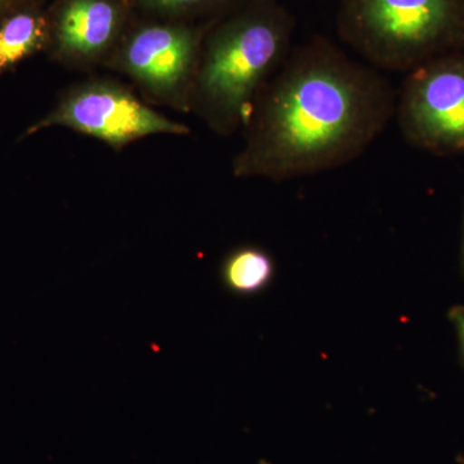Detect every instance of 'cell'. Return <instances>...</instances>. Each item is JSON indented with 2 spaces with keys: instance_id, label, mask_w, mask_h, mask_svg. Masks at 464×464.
<instances>
[{
  "instance_id": "cell-1",
  "label": "cell",
  "mask_w": 464,
  "mask_h": 464,
  "mask_svg": "<svg viewBox=\"0 0 464 464\" xmlns=\"http://www.w3.org/2000/svg\"><path fill=\"white\" fill-rule=\"evenodd\" d=\"M395 92L337 52L297 54L268 82L246 124L234 176L289 181L346 166L395 115Z\"/></svg>"
},
{
  "instance_id": "cell-2",
  "label": "cell",
  "mask_w": 464,
  "mask_h": 464,
  "mask_svg": "<svg viewBox=\"0 0 464 464\" xmlns=\"http://www.w3.org/2000/svg\"><path fill=\"white\" fill-rule=\"evenodd\" d=\"M286 34L282 21L250 14L219 29L200 56L190 110L217 134L246 127L268 82L282 69Z\"/></svg>"
},
{
  "instance_id": "cell-3",
  "label": "cell",
  "mask_w": 464,
  "mask_h": 464,
  "mask_svg": "<svg viewBox=\"0 0 464 464\" xmlns=\"http://www.w3.org/2000/svg\"><path fill=\"white\" fill-rule=\"evenodd\" d=\"M52 127L70 128L114 149H123L152 134L182 136L190 132L186 125L150 109L125 85L109 79L74 85L24 137Z\"/></svg>"
},
{
  "instance_id": "cell-4",
  "label": "cell",
  "mask_w": 464,
  "mask_h": 464,
  "mask_svg": "<svg viewBox=\"0 0 464 464\" xmlns=\"http://www.w3.org/2000/svg\"><path fill=\"white\" fill-rule=\"evenodd\" d=\"M451 14L450 0H355L357 43L384 70L417 69L447 32Z\"/></svg>"
},
{
  "instance_id": "cell-5",
  "label": "cell",
  "mask_w": 464,
  "mask_h": 464,
  "mask_svg": "<svg viewBox=\"0 0 464 464\" xmlns=\"http://www.w3.org/2000/svg\"><path fill=\"white\" fill-rule=\"evenodd\" d=\"M398 112L411 145L442 154L464 152V61L440 60L413 69Z\"/></svg>"
},
{
  "instance_id": "cell-6",
  "label": "cell",
  "mask_w": 464,
  "mask_h": 464,
  "mask_svg": "<svg viewBox=\"0 0 464 464\" xmlns=\"http://www.w3.org/2000/svg\"><path fill=\"white\" fill-rule=\"evenodd\" d=\"M200 56L197 33L182 26L151 25L127 39L111 66L155 100L188 111Z\"/></svg>"
},
{
  "instance_id": "cell-7",
  "label": "cell",
  "mask_w": 464,
  "mask_h": 464,
  "mask_svg": "<svg viewBox=\"0 0 464 464\" xmlns=\"http://www.w3.org/2000/svg\"><path fill=\"white\" fill-rule=\"evenodd\" d=\"M50 25L52 56L67 65H92L114 44L121 8L116 0H63Z\"/></svg>"
},
{
  "instance_id": "cell-8",
  "label": "cell",
  "mask_w": 464,
  "mask_h": 464,
  "mask_svg": "<svg viewBox=\"0 0 464 464\" xmlns=\"http://www.w3.org/2000/svg\"><path fill=\"white\" fill-rule=\"evenodd\" d=\"M50 16L41 0H30L0 17V75L50 45Z\"/></svg>"
},
{
  "instance_id": "cell-9",
  "label": "cell",
  "mask_w": 464,
  "mask_h": 464,
  "mask_svg": "<svg viewBox=\"0 0 464 464\" xmlns=\"http://www.w3.org/2000/svg\"><path fill=\"white\" fill-rule=\"evenodd\" d=\"M219 274L227 292L237 297H255L274 282L275 262L259 246H239L226 256Z\"/></svg>"
},
{
  "instance_id": "cell-10",
  "label": "cell",
  "mask_w": 464,
  "mask_h": 464,
  "mask_svg": "<svg viewBox=\"0 0 464 464\" xmlns=\"http://www.w3.org/2000/svg\"><path fill=\"white\" fill-rule=\"evenodd\" d=\"M155 7L168 9V11H188L207 5L210 0H148Z\"/></svg>"
},
{
  "instance_id": "cell-11",
  "label": "cell",
  "mask_w": 464,
  "mask_h": 464,
  "mask_svg": "<svg viewBox=\"0 0 464 464\" xmlns=\"http://www.w3.org/2000/svg\"><path fill=\"white\" fill-rule=\"evenodd\" d=\"M449 317H450L451 323H453L454 328H456L460 350H462L464 356V307L457 306L451 308Z\"/></svg>"
},
{
  "instance_id": "cell-12",
  "label": "cell",
  "mask_w": 464,
  "mask_h": 464,
  "mask_svg": "<svg viewBox=\"0 0 464 464\" xmlns=\"http://www.w3.org/2000/svg\"><path fill=\"white\" fill-rule=\"evenodd\" d=\"M27 2H30V0H0V17Z\"/></svg>"
},
{
  "instance_id": "cell-13",
  "label": "cell",
  "mask_w": 464,
  "mask_h": 464,
  "mask_svg": "<svg viewBox=\"0 0 464 464\" xmlns=\"http://www.w3.org/2000/svg\"><path fill=\"white\" fill-rule=\"evenodd\" d=\"M462 264H463V270H464V227H463Z\"/></svg>"
}]
</instances>
